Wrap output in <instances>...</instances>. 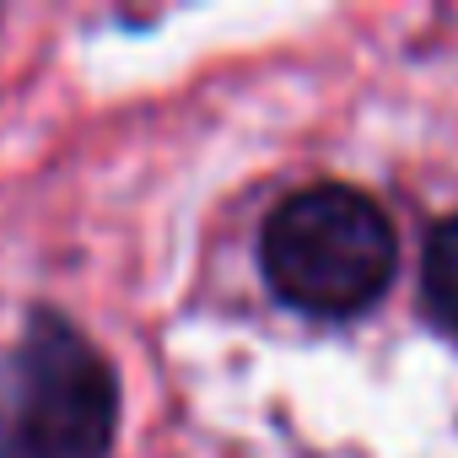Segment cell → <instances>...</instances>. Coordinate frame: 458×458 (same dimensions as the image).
Returning <instances> with one entry per match:
<instances>
[{
  "mask_svg": "<svg viewBox=\"0 0 458 458\" xmlns=\"http://www.w3.org/2000/svg\"><path fill=\"white\" fill-rule=\"evenodd\" d=\"M265 281L281 302L313 318H351L394 281V226L377 199L345 183H318L276 205L259 238Z\"/></svg>",
  "mask_w": 458,
  "mask_h": 458,
  "instance_id": "cell-1",
  "label": "cell"
},
{
  "mask_svg": "<svg viewBox=\"0 0 458 458\" xmlns=\"http://www.w3.org/2000/svg\"><path fill=\"white\" fill-rule=\"evenodd\" d=\"M119 377L60 313H38L0 367V458H108Z\"/></svg>",
  "mask_w": 458,
  "mask_h": 458,
  "instance_id": "cell-2",
  "label": "cell"
},
{
  "mask_svg": "<svg viewBox=\"0 0 458 458\" xmlns=\"http://www.w3.org/2000/svg\"><path fill=\"white\" fill-rule=\"evenodd\" d=\"M420 292H426V308L437 313V324H447L458 335V216H447L437 233L426 238Z\"/></svg>",
  "mask_w": 458,
  "mask_h": 458,
  "instance_id": "cell-3",
  "label": "cell"
}]
</instances>
